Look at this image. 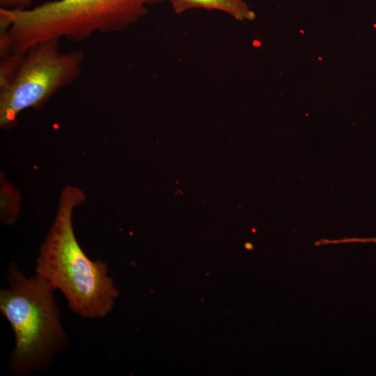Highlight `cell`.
<instances>
[{"mask_svg": "<svg viewBox=\"0 0 376 376\" xmlns=\"http://www.w3.org/2000/svg\"><path fill=\"white\" fill-rule=\"evenodd\" d=\"M176 13L191 8L216 9L226 12L238 20H253L255 13L242 0H169Z\"/></svg>", "mask_w": 376, "mask_h": 376, "instance_id": "5b68a950", "label": "cell"}, {"mask_svg": "<svg viewBox=\"0 0 376 376\" xmlns=\"http://www.w3.org/2000/svg\"><path fill=\"white\" fill-rule=\"evenodd\" d=\"M8 283L0 290V310L15 336L9 371L18 376L43 371L69 343L55 290L37 274L26 276L15 263L8 267Z\"/></svg>", "mask_w": 376, "mask_h": 376, "instance_id": "3957f363", "label": "cell"}, {"mask_svg": "<svg viewBox=\"0 0 376 376\" xmlns=\"http://www.w3.org/2000/svg\"><path fill=\"white\" fill-rule=\"evenodd\" d=\"M159 0H55L24 10L0 8V45L22 54L33 45L65 38L81 42L94 33L118 32L145 16Z\"/></svg>", "mask_w": 376, "mask_h": 376, "instance_id": "7a4b0ae2", "label": "cell"}, {"mask_svg": "<svg viewBox=\"0 0 376 376\" xmlns=\"http://www.w3.org/2000/svg\"><path fill=\"white\" fill-rule=\"evenodd\" d=\"M1 221L3 224L15 223L20 212V194L8 181L5 176H1Z\"/></svg>", "mask_w": 376, "mask_h": 376, "instance_id": "8992f818", "label": "cell"}, {"mask_svg": "<svg viewBox=\"0 0 376 376\" xmlns=\"http://www.w3.org/2000/svg\"><path fill=\"white\" fill-rule=\"evenodd\" d=\"M24 53L13 54L1 56L0 90L5 88L13 78L20 64Z\"/></svg>", "mask_w": 376, "mask_h": 376, "instance_id": "52a82bcc", "label": "cell"}, {"mask_svg": "<svg viewBox=\"0 0 376 376\" xmlns=\"http://www.w3.org/2000/svg\"><path fill=\"white\" fill-rule=\"evenodd\" d=\"M85 199L79 187L63 189L54 222L40 245L36 274L63 293L72 312L97 319L111 311L119 292L108 276L107 263L91 260L74 233L72 212Z\"/></svg>", "mask_w": 376, "mask_h": 376, "instance_id": "6da1fadb", "label": "cell"}, {"mask_svg": "<svg viewBox=\"0 0 376 376\" xmlns=\"http://www.w3.org/2000/svg\"><path fill=\"white\" fill-rule=\"evenodd\" d=\"M84 60L81 50L63 52L58 40L38 43L25 52L13 78L0 90V127H14L22 111L41 107L73 83L81 75Z\"/></svg>", "mask_w": 376, "mask_h": 376, "instance_id": "277c9868", "label": "cell"}]
</instances>
